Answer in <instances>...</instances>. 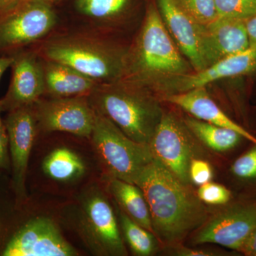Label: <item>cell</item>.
<instances>
[{"mask_svg":"<svg viewBox=\"0 0 256 256\" xmlns=\"http://www.w3.org/2000/svg\"><path fill=\"white\" fill-rule=\"evenodd\" d=\"M92 148L108 178L134 184L154 159L148 144L130 139L110 120L96 112Z\"/></svg>","mask_w":256,"mask_h":256,"instance_id":"obj_3","label":"cell"},{"mask_svg":"<svg viewBox=\"0 0 256 256\" xmlns=\"http://www.w3.org/2000/svg\"><path fill=\"white\" fill-rule=\"evenodd\" d=\"M33 108L38 129L46 132L70 133L90 139L96 112L88 96L40 99Z\"/></svg>","mask_w":256,"mask_h":256,"instance_id":"obj_10","label":"cell"},{"mask_svg":"<svg viewBox=\"0 0 256 256\" xmlns=\"http://www.w3.org/2000/svg\"><path fill=\"white\" fill-rule=\"evenodd\" d=\"M117 214L124 238L133 254L138 256L154 254L158 249L156 236L131 220L120 208H117Z\"/></svg>","mask_w":256,"mask_h":256,"instance_id":"obj_22","label":"cell"},{"mask_svg":"<svg viewBox=\"0 0 256 256\" xmlns=\"http://www.w3.org/2000/svg\"><path fill=\"white\" fill-rule=\"evenodd\" d=\"M256 228V200L229 204L206 220L195 234L194 244H214L238 252Z\"/></svg>","mask_w":256,"mask_h":256,"instance_id":"obj_12","label":"cell"},{"mask_svg":"<svg viewBox=\"0 0 256 256\" xmlns=\"http://www.w3.org/2000/svg\"><path fill=\"white\" fill-rule=\"evenodd\" d=\"M256 72V47L237 54L230 56L194 73L186 74L165 80L163 87L170 94L188 92L206 87L220 79L242 76Z\"/></svg>","mask_w":256,"mask_h":256,"instance_id":"obj_15","label":"cell"},{"mask_svg":"<svg viewBox=\"0 0 256 256\" xmlns=\"http://www.w3.org/2000/svg\"><path fill=\"white\" fill-rule=\"evenodd\" d=\"M230 172L244 182L256 181V144L240 154L230 166Z\"/></svg>","mask_w":256,"mask_h":256,"instance_id":"obj_26","label":"cell"},{"mask_svg":"<svg viewBox=\"0 0 256 256\" xmlns=\"http://www.w3.org/2000/svg\"><path fill=\"white\" fill-rule=\"evenodd\" d=\"M132 74L136 80L180 76L188 65L176 48L156 8L150 6L134 52Z\"/></svg>","mask_w":256,"mask_h":256,"instance_id":"obj_4","label":"cell"},{"mask_svg":"<svg viewBox=\"0 0 256 256\" xmlns=\"http://www.w3.org/2000/svg\"><path fill=\"white\" fill-rule=\"evenodd\" d=\"M12 74L6 95L1 99L3 112L32 106L45 92L44 66L30 52H16L12 54Z\"/></svg>","mask_w":256,"mask_h":256,"instance_id":"obj_13","label":"cell"},{"mask_svg":"<svg viewBox=\"0 0 256 256\" xmlns=\"http://www.w3.org/2000/svg\"><path fill=\"white\" fill-rule=\"evenodd\" d=\"M197 196L204 204L210 205H226L232 200L228 188L220 184L208 182L200 186Z\"/></svg>","mask_w":256,"mask_h":256,"instance_id":"obj_27","label":"cell"},{"mask_svg":"<svg viewBox=\"0 0 256 256\" xmlns=\"http://www.w3.org/2000/svg\"><path fill=\"white\" fill-rule=\"evenodd\" d=\"M184 122L192 134L215 151L226 152L234 150L240 146L242 141L247 140L233 130L215 126L195 118H188Z\"/></svg>","mask_w":256,"mask_h":256,"instance_id":"obj_21","label":"cell"},{"mask_svg":"<svg viewBox=\"0 0 256 256\" xmlns=\"http://www.w3.org/2000/svg\"><path fill=\"white\" fill-rule=\"evenodd\" d=\"M190 182L196 186H202L210 182L213 178L212 166L208 162L193 158L190 166Z\"/></svg>","mask_w":256,"mask_h":256,"instance_id":"obj_28","label":"cell"},{"mask_svg":"<svg viewBox=\"0 0 256 256\" xmlns=\"http://www.w3.org/2000/svg\"><path fill=\"white\" fill-rule=\"evenodd\" d=\"M249 48L245 20L218 18L202 26L201 53L205 68Z\"/></svg>","mask_w":256,"mask_h":256,"instance_id":"obj_14","label":"cell"},{"mask_svg":"<svg viewBox=\"0 0 256 256\" xmlns=\"http://www.w3.org/2000/svg\"><path fill=\"white\" fill-rule=\"evenodd\" d=\"M23 0H0V13H4L14 9Z\"/></svg>","mask_w":256,"mask_h":256,"instance_id":"obj_34","label":"cell"},{"mask_svg":"<svg viewBox=\"0 0 256 256\" xmlns=\"http://www.w3.org/2000/svg\"><path fill=\"white\" fill-rule=\"evenodd\" d=\"M250 47H256V14L245 20Z\"/></svg>","mask_w":256,"mask_h":256,"instance_id":"obj_31","label":"cell"},{"mask_svg":"<svg viewBox=\"0 0 256 256\" xmlns=\"http://www.w3.org/2000/svg\"><path fill=\"white\" fill-rule=\"evenodd\" d=\"M56 23L54 11L47 0H23L14 9L0 13V53L13 54L44 36Z\"/></svg>","mask_w":256,"mask_h":256,"instance_id":"obj_8","label":"cell"},{"mask_svg":"<svg viewBox=\"0 0 256 256\" xmlns=\"http://www.w3.org/2000/svg\"><path fill=\"white\" fill-rule=\"evenodd\" d=\"M134 184L148 202L154 235L164 244H176L206 222L208 212L196 192L156 158Z\"/></svg>","mask_w":256,"mask_h":256,"instance_id":"obj_1","label":"cell"},{"mask_svg":"<svg viewBox=\"0 0 256 256\" xmlns=\"http://www.w3.org/2000/svg\"><path fill=\"white\" fill-rule=\"evenodd\" d=\"M88 98L96 112L141 144H149L164 114L159 102L136 84L104 82Z\"/></svg>","mask_w":256,"mask_h":256,"instance_id":"obj_2","label":"cell"},{"mask_svg":"<svg viewBox=\"0 0 256 256\" xmlns=\"http://www.w3.org/2000/svg\"><path fill=\"white\" fill-rule=\"evenodd\" d=\"M44 173L58 182H72L86 172V165L76 152L67 148H56L42 163Z\"/></svg>","mask_w":256,"mask_h":256,"instance_id":"obj_20","label":"cell"},{"mask_svg":"<svg viewBox=\"0 0 256 256\" xmlns=\"http://www.w3.org/2000/svg\"><path fill=\"white\" fill-rule=\"evenodd\" d=\"M238 252L247 256H256V228L249 234Z\"/></svg>","mask_w":256,"mask_h":256,"instance_id":"obj_30","label":"cell"},{"mask_svg":"<svg viewBox=\"0 0 256 256\" xmlns=\"http://www.w3.org/2000/svg\"><path fill=\"white\" fill-rule=\"evenodd\" d=\"M44 66L45 92L53 98L89 96L97 82L60 62L48 60Z\"/></svg>","mask_w":256,"mask_h":256,"instance_id":"obj_18","label":"cell"},{"mask_svg":"<svg viewBox=\"0 0 256 256\" xmlns=\"http://www.w3.org/2000/svg\"><path fill=\"white\" fill-rule=\"evenodd\" d=\"M129 0H76L79 12L90 18H104L117 14L124 10Z\"/></svg>","mask_w":256,"mask_h":256,"instance_id":"obj_23","label":"cell"},{"mask_svg":"<svg viewBox=\"0 0 256 256\" xmlns=\"http://www.w3.org/2000/svg\"><path fill=\"white\" fill-rule=\"evenodd\" d=\"M78 252L53 220L34 216L14 224L0 236L2 256H76Z\"/></svg>","mask_w":256,"mask_h":256,"instance_id":"obj_7","label":"cell"},{"mask_svg":"<svg viewBox=\"0 0 256 256\" xmlns=\"http://www.w3.org/2000/svg\"><path fill=\"white\" fill-rule=\"evenodd\" d=\"M2 106L0 101V173L11 170L9 152V138L5 126L4 120L2 118Z\"/></svg>","mask_w":256,"mask_h":256,"instance_id":"obj_29","label":"cell"},{"mask_svg":"<svg viewBox=\"0 0 256 256\" xmlns=\"http://www.w3.org/2000/svg\"><path fill=\"white\" fill-rule=\"evenodd\" d=\"M76 223L79 235L96 255H128L114 210L97 186L88 188L80 197Z\"/></svg>","mask_w":256,"mask_h":256,"instance_id":"obj_5","label":"cell"},{"mask_svg":"<svg viewBox=\"0 0 256 256\" xmlns=\"http://www.w3.org/2000/svg\"><path fill=\"white\" fill-rule=\"evenodd\" d=\"M220 18L246 20L256 14V0H214Z\"/></svg>","mask_w":256,"mask_h":256,"instance_id":"obj_25","label":"cell"},{"mask_svg":"<svg viewBox=\"0 0 256 256\" xmlns=\"http://www.w3.org/2000/svg\"><path fill=\"white\" fill-rule=\"evenodd\" d=\"M164 100L181 108L195 118L233 130L242 134L249 142L256 144V136L230 118L214 101L205 87L182 92L168 94Z\"/></svg>","mask_w":256,"mask_h":256,"instance_id":"obj_17","label":"cell"},{"mask_svg":"<svg viewBox=\"0 0 256 256\" xmlns=\"http://www.w3.org/2000/svg\"><path fill=\"white\" fill-rule=\"evenodd\" d=\"M176 4L202 26H206L218 18L214 0H174Z\"/></svg>","mask_w":256,"mask_h":256,"instance_id":"obj_24","label":"cell"},{"mask_svg":"<svg viewBox=\"0 0 256 256\" xmlns=\"http://www.w3.org/2000/svg\"><path fill=\"white\" fill-rule=\"evenodd\" d=\"M191 131L172 114H163L148 146L153 156L181 180L190 184V166L194 158Z\"/></svg>","mask_w":256,"mask_h":256,"instance_id":"obj_11","label":"cell"},{"mask_svg":"<svg viewBox=\"0 0 256 256\" xmlns=\"http://www.w3.org/2000/svg\"><path fill=\"white\" fill-rule=\"evenodd\" d=\"M108 190L124 214L143 228L154 234L149 206L139 186L134 184L112 178L108 180Z\"/></svg>","mask_w":256,"mask_h":256,"instance_id":"obj_19","label":"cell"},{"mask_svg":"<svg viewBox=\"0 0 256 256\" xmlns=\"http://www.w3.org/2000/svg\"><path fill=\"white\" fill-rule=\"evenodd\" d=\"M176 255L182 256H216L215 252L201 249L188 248L180 247L175 250Z\"/></svg>","mask_w":256,"mask_h":256,"instance_id":"obj_32","label":"cell"},{"mask_svg":"<svg viewBox=\"0 0 256 256\" xmlns=\"http://www.w3.org/2000/svg\"><path fill=\"white\" fill-rule=\"evenodd\" d=\"M4 124L9 138L10 188L14 194L15 207L20 208L28 201L26 188L28 162L38 131L33 106L9 111Z\"/></svg>","mask_w":256,"mask_h":256,"instance_id":"obj_9","label":"cell"},{"mask_svg":"<svg viewBox=\"0 0 256 256\" xmlns=\"http://www.w3.org/2000/svg\"><path fill=\"white\" fill-rule=\"evenodd\" d=\"M14 56L12 55H3L0 56V80L4 72L12 65Z\"/></svg>","mask_w":256,"mask_h":256,"instance_id":"obj_33","label":"cell"},{"mask_svg":"<svg viewBox=\"0 0 256 256\" xmlns=\"http://www.w3.org/2000/svg\"><path fill=\"white\" fill-rule=\"evenodd\" d=\"M48 60L75 69L95 82H111L120 75L124 58L104 44L85 38H65L50 42L44 48Z\"/></svg>","mask_w":256,"mask_h":256,"instance_id":"obj_6","label":"cell"},{"mask_svg":"<svg viewBox=\"0 0 256 256\" xmlns=\"http://www.w3.org/2000/svg\"><path fill=\"white\" fill-rule=\"evenodd\" d=\"M162 18L180 50L195 72L205 68L201 53L202 25L194 21L174 0H158Z\"/></svg>","mask_w":256,"mask_h":256,"instance_id":"obj_16","label":"cell"}]
</instances>
